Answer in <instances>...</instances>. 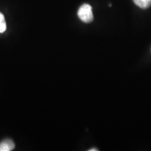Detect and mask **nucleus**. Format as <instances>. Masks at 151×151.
I'll list each match as a JSON object with an SVG mask.
<instances>
[{
    "label": "nucleus",
    "instance_id": "1",
    "mask_svg": "<svg viewBox=\"0 0 151 151\" xmlns=\"http://www.w3.org/2000/svg\"><path fill=\"white\" fill-rule=\"evenodd\" d=\"M78 16L81 21L86 23H90L94 19L92 6L88 4H84L79 8Z\"/></svg>",
    "mask_w": 151,
    "mask_h": 151
},
{
    "label": "nucleus",
    "instance_id": "2",
    "mask_svg": "<svg viewBox=\"0 0 151 151\" xmlns=\"http://www.w3.org/2000/svg\"><path fill=\"white\" fill-rule=\"evenodd\" d=\"M15 148V143L11 139H5L0 143V151H11Z\"/></svg>",
    "mask_w": 151,
    "mask_h": 151
},
{
    "label": "nucleus",
    "instance_id": "3",
    "mask_svg": "<svg viewBox=\"0 0 151 151\" xmlns=\"http://www.w3.org/2000/svg\"><path fill=\"white\" fill-rule=\"evenodd\" d=\"M137 6L141 9H146L151 6V0H133Z\"/></svg>",
    "mask_w": 151,
    "mask_h": 151
},
{
    "label": "nucleus",
    "instance_id": "4",
    "mask_svg": "<svg viewBox=\"0 0 151 151\" xmlns=\"http://www.w3.org/2000/svg\"><path fill=\"white\" fill-rule=\"evenodd\" d=\"M6 29V23L4 15L0 13V33L4 32Z\"/></svg>",
    "mask_w": 151,
    "mask_h": 151
},
{
    "label": "nucleus",
    "instance_id": "5",
    "mask_svg": "<svg viewBox=\"0 0 151 151\" xmlns=\"http://www.w3.org/2000/svg\"><path fill=\"white\" fill-rule=\"evenodd\" d=\"M98 150L97 149H96V148H93V149H90L89 150V151H97Z\"/></svg>",
    "mask_w": 151,
    "mask_h": 151
}]
</instances>
